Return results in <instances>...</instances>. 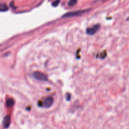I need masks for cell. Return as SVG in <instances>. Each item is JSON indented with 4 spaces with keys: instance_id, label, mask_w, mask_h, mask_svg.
<instances>
[{
    "instance_id": "6da1fadb",
    "label": "cell",
    "mask_w": 129,
    "mask_h": 129,
    "mask_svg": "<svg viewBox=\"0 0 129 129\" xmlns=\"http://www.w3.org/2000/svg\"><path fill=\"white\" fill-rule=\"evenodd\" d=\"M33 76L37 80L42 81H48V77H47V76L44 74L43 73H40V72H34L33 73Z\"/></svg>"
},
{
    "instance_id": "7a4b0ae2",
    "label": "cell",
    "mask_w": 129,
    "mask_h": 129,
    "mask_svg": "<svg viewBox=\"0 0 129 129\" xmlns=\"http://www.w3.org/2000/svg\"><path fill=\"white\" fill-rule=\"evenodd\" d=\"M88 11V10H80V11H73V12L67 13L65 15H63V17L64 18H69L72 17V16H76L78 15H82V14Z\"/></svg>"
},
{
    "instance_id": "3957f363",
    "label": "cell",
    "mask_w": 129,
    "mask_h": 129,
    "mask_svg": "<svg viewBox=\"0 0 129 129\" xmlns=\"http://www.w3.org/2000/svg\"><path fill=\"white\" fill-rule=\"evenodd\" d=\"M99 25H96L91 28H89L87 29V34L89 35H94L96 34L99 29Z\"/></svg>"
},
{
    "instance_id": "277c9868",
    "label": "cell",
    "mask_w": 129,
    "mask_h": 129,
    "mask_svg": "<svg viewBox=\"0 0 129 129\" xmlns=\"http://www.w3.org/2000/svg\"><path fill=\"white\" fill-rule=\"evenodd\" d=\"M53 99L51 97H48L44 100V103H43V107L45 108H49L53 105Z\"/></svg>"
},
{
    "instance_id": "5b68a950",
    "label": "cell",
    "mask_w": 129,
    "mask_h": 129,
    "mask_svg": "<svg viewBox=\"0 0 129 129\" xmlns=\"http://www.w3.org/2000/svg\"><path fill=\"white\" fill-rule=\"evenodd\" d=\"M10 122H11V118H10V116L7 115L5 117L3 120V126L5 128H8L10 124Z\"/></svg>"
},
{
    "instance_id": "8992f818",
    "label": "cell",
    "mask_w": 129,
    "mask_h": 129,
    "mask_svg": "<svg viewBox=\"0 0 129 129\" xmlns=\"http://www.w3.org/2000/svg\"><path fill=\"white\" fill-rule=\"evenodd\" d=\"M8 10V8L7 5L5 3H1L0 4V11H6Z\"/></svg>"
},
{
    "instance_id": "52a82bcc",
    "label": "cell",
    "mask_w": 129,
    "mask_h": 129,
    "mask_svg": "<svg viewBox=\"0 0 129 129\" xmlns=\"http://www.w3.org/2000/svg\"><path fill=\"white\" fill-rule=\"evenodd\" d=\"M13 104H14V102L13 100L9 99L6 101V105H7L8 107H12V106L13 105Z\"/></svg>"
},
{
    "instance_id": "ba28073f",
    "label": "cell",
    "mask_w": 129,
    "mask_h": 129,
    "mask_svg": "<svg viewBox=\"0 0 129 129\" xmlns=\"http://www.w3.org/2000/svg\"><path fill=\"white\" fill-rule=\"evenodd\" d=\"M77 0H70L68 3V5L69 6H73L77 3Z\"/></svg>"
},
{
    "instance_id": "9c48e42d",
    "label": "cell",
    "mask_w": 129,
    "mask_h": 129,
    "mask_svg": "<svg viewBox=\"0 0 129 129\" xmlns=\"http://www.w3.org/2000/svg\"><path fill=\"white\" fill-rule=\"evenodd\" d=\"M59 2H60V0H56L53 3V6H57L59 4Z\"/></svg>"
},
{
    "instance_id": "30bf717a",
    "label": "cell",
    "mask_w": 129,
    "mask_h": 129,
    "mask_svg": "<svg viewBox=\"0 0 129 129\" xmlns=\"http://www.w3.org/2000/svg\"><path fill=\"white\" fill-rule=\"evenodd\" d=\"M126 20H128V21H129V18H128L126 19Z\"/></svg>"
}]
</instances>
